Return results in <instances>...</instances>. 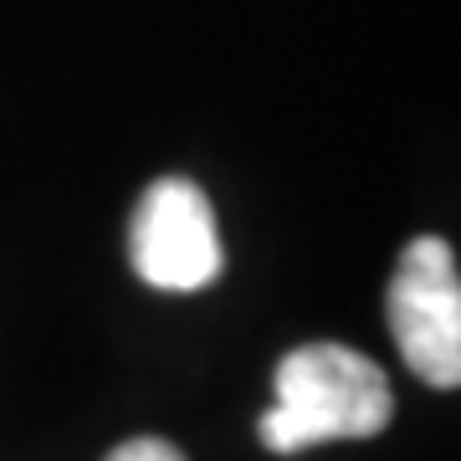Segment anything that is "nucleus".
<instances>
[{
  "instance_id": "3",
  "label": "nucleus",
  "mask_w": 461,
  "mask_h": 461,
  "mask_svg": "<svg viewBox=\"0 0 461 461\" xmlns=\"http://www.w3.org/2000/svg\"><path fill=\"white\" fill-rule=\"evenodd\" d=\"M133 272L159 293H200L221 277V230L205 190L190 180H154L129 221Z\"/></svg>"
},
{
  "instance_id": "2",
  "label": "nucleus",
  "mask_w": 461,
  "mask_h": 461,
  "mask_svg": "<svg viewBox=\"0 0 461 461\" xmlns=\"http://www.w3.org/2000/svg\"><path fill=\"white\" fill-rule=\"evenodd\" d=\"M390 333L426 384H461V277L451 241L420 236L400 251L390 277Z\"/></svg>"
},
{
  "instance_id": "1",
  "label": "nucleus",
  "mask_w": 461,
  "mask_h": 461,
  "mask_svg": "<svg viewBox=\"0 0 461 461\" xmlns=\"http://www.w3.org/2000/svg\"><path fill=\"white\" fill-rule=\"evenodd\" d=\"M272 411L257 420L262 446L297 456L323 441H369L390 426L395 395L375 359L344 344H303L277 364Z\"/></svg>"
},
{
  "instance_id": "4",
  "label": "nucleus",
  "mask_w": 461,
  "mask_h": 461,
  "mask_svg": "<svg viewBox=\"0 0 461 461\" xmlns=\"http://www.w3.org/2000/svg\"><path fill=\"white\" fill-rule=\"evenodd\" d=\"M103 461H185L180 446H169L165 436H133V441L113 446Z\"/></svg>"
}]
</instances>
